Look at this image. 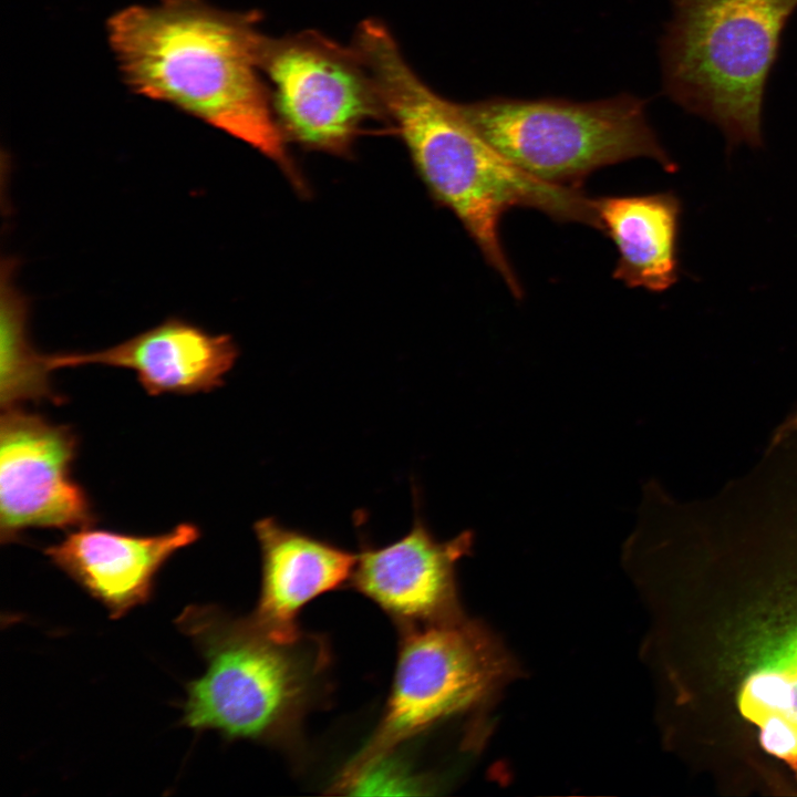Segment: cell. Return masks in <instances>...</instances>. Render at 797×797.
<instances>
[{"instance_id":"12","label":"cell","mask_w":797,"mask_h":797,"mask_svg":"<svg viewBox=\"0 0 797 797\" xmlns=\"http://www.w3.org/2000/svg\"><path fill=\"white\" fill-rule=\"evenodd\" d=\"M200 537L182 522L157 535H131L86 526L44 549L51 562L102 603L113 619L147 602L163 566Z\"/></svg>"},{"instance_id":"10","label":"cell","mask_w":797,"mask_h":797,"mask_svg":"<svg viewBox=\"0 0 797 797\" xmlns=\"http://www.w3.org/2000/svg\"><path fill=\"white\" fill-rule=\"evenodd\" d=\"M470 530L441 541L418 508L411 529L381 547L362 542L350 584L374 602L397 625L443 622L462 614L456 566L469 553Z\"/></svg>"},{"instance_id":"15","label":"cell","mask_w":797,"mask_h":797,"mask_svg":"<svg viewBox=\"0 0 797 797\" xmlns=\"http://www.w3.org/2000/svg\"><path fill=\"white\" fill-rule=\"evenodd\" d=\"M12 259L2 263L0 308V398L2 408L18 406L24 401L61 403L49 379L44 354L30 341L27 297L14 282Z\"/></svg>"},{"instance_id":"8","label":"cell","mask_w":797,"mask_h":797,"mask_svg":"<svg viewBox=\"0 0 797 797\" xmlns=\"http://www.w3.org/2000/svg\"><path fill=\"white\" fill-rule=\"evenodd\" d=\"M259 65L287 142L346 156L368 122L386 118L353 44L312 30L275 39L263 34Z\"/></svg>"},{"instance_id":"2","label":"cell","mask_w":797,"mask_h":797,"mask_svg":"<svg viewBox=\"0 0 797 797\" xmlns=\"http://www.w3.org/2000/svg\"><path fill=\"white\" fill-rule=\"evenodd\" d=\"M352 44L429 194L457 217L517 300L524 289L499 234L508 210L534 208L556 221L600 230L593 198L581 189L539 180L507 161L466 121L458 103L436 94L418 77L383 22L364 20Z\"/></svg>"},{"instance_id":"6","label":"cell","mask_w":797,"mask_h":797,"mask_svg":"<svg viewBox=\"0 0 797 797\" xmlns=\"http://www.w3.org/2000/svg\"><path fill=\"white\" fill-rule=\"evenodd\" d=\"M466 121L507 161L545 183L581 189L593 172L639 157L674 173L645 102L620 95L592 102L494 97L458 103Z\"/></svg>"},{"instance_id":"9","label":"cell","mask_w":797,"mask_h":797,"mask_svg":"<svg viewBox=\"0 0 797 797\" xmlns=\"http://www.w3.org/2000/svg\"><path fill=\"white\" fill-rule=\"evenodd\" d=\"M79 439L18 406L0 420V539L19 540L30 528L77 529L96 520L84 488L72 476Z\"/></svg>"},{"instance_id":"14","label":"cell","mask_w":797,"mask_h":797,"mask_svg":"<svg viewBox=\"0 0 797 797\" xmlns=\"http://www.w3.org/2000/svg\"><path fill=\"white\" fill-rule=\"evenodd\" d=\"M601 231L618 250L612 278L629 288L662 292L679 279L682 204L673 192L593 198Z\"/></svg>"},{"instance_id":"11","label":"cell","mask_w":797,"mask_h":797,"mask_svg":"<svg viewBox=\"0 0 797 797\" xmlns=\"http://www.w3.org/2000/svg\"><path fill=\"white\" fill-rule=\"evenodd\" d=\"M239 350L228 334H213L182 318L157 325L110 348L93 352L44 355L48 368L100 364L135 372L152 396L210 392L224 384Z\"/></svg>"},{"instance_id":"3","label":"cell","mask_w":797,"mask_h":797,"mask_svg":"<svg viewBox=\"0 0 797 797\" xmlns=\"http://www.w3.org/2000/svg\"><path fill=\"white\" fill-rule=\"evenodd\" d=\"M258 19L256 12H229L205 0H162L116 12L107 35L131 89L245 142L302 194L308 186L260 70Z\"/></svg>"},{"instance_id":"7","label":"cell","mask_w":797,"mask_h":797,"mask_svg":"<svg viewBox=\"0 0 797 797\" xmlns=\"http://www.w3.org/2000/svg\"><path fill=\"white\" fill-rule=\"evenodd\" d=\"M398 629L386 704L371 736L340 772L333 785L337 790L351 791L405 743L473 708L513 672L496 640L463 615Z\"/></svg>"},{"instance_id":"4","label":"cell","mask_w":797,"mask_h":797,"mask_svg":"<svg viewBox=\"0 0 797 797\" xmlns=\"http://www.w3.org/2000/svg\"><path fill=\"white\" fill-rule=\"evenodd\" d=\"M206 661L187 684L182 722L228 739L281 748L299 743L306 716L328 693L332 656L325 638H279L251 614L189 605L176 620Z\"/></svg>"},{"instance_id":"1","label":"cell","mask_w":797,"mask_h":797,"mask_svg":"<svg viewBox=\"0 0 797 797\" xmlns=\"http://www.w3.org/2000/svg\"><path fill=\"white\" fill-rule=\"evenodd\" d=\"M741 536L701 551L683 577L681 707L698 745L797 783V541Z\"/></svg>"},{"instance_id":"13","label":"cell","mask_w":797,"mask_h":797,"mask_svg":"<svg viewBox=\"0 0 797 797\" xmlns=\"http://www.w3.org/2000/svg\"><path fill=\"white\" fill-rule=\"evenodd\" d=\"M253 531L260 549L261 581L251 617L270 633L294 639L303 632L298 623L303 608L350 583L356 553L287 527L273 517L257 520Z\"/></svg>"},{"instance_id":"5","label":"cell","mask_w":797,"mask_h":797,"mask_svg":"<svg viewBox=\"0 0 797 797\" xmlns=\"http://www.w3.org/2000/svg\"><path fill=\"white\" fill-rule=\"evenodd\" d=\"M797 0H673L661 43L664 87L723 132L727 149L763 145L766 83Z\"/></svg>"}]
</instances>
